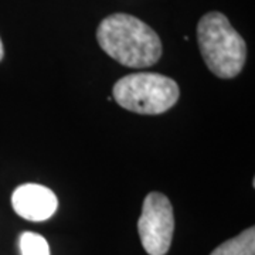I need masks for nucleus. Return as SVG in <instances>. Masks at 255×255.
Masks as SVG:
<instances>
[{"label": "nucleus", "instance_id": "nucleus-1", "mask_svg": "<svg viewBox=\"0 0 255 255\" xmlns=\"http://www.w3.org/2000/svg\"><path fill=\"white\" fill-rule=\"evenodd\" d=\"M100 47L119 64L146 68L162 57V41L142 20L127 13H115L101 21L97 30Z\"/></svg>", "mask_w": 255, "mask_h": 255}, {"label": "nucleus", "instance_id": "nucleus-2", "mask_svg": "<svg viewBox=\"0 0 255 255\" xmlns=\"http://www.w3.org/2000/svg\"><path fill=\"white\" fill-rule=\"evenodd\" d=\"M197 41L203 60L214 75L223 80L237 77L247 60L244 38L220 11H210L197 24Z\"/></svg>", "mask_w": 255, "mask_h": 255}, {"label": "nucleus", "instance_id": "nucleus-3", "mask_svg": "<svg viewBox=\"0 0 255 255\" xmlns=\"http://www.w3.org/2000/svg\"><path fill=\"white\" fill-rule=\"evenodd\" d=\"M119 107L142 115H159L169 111L180 97L177 82L156 73L129 74L112 88Z\"/></svg>", "mask_w": 255, "mask_h": 255}, {"label": "nucleus", "instance_id": "nucleus-4", "mask_svg": "<svg viewBox=\"0 0 255 255\" xmlns=\"http://www.w3.org/2000/svg\"><path fill=\"white\" fill-rule=\"evenodd\" d=\"M174 231L173 207L170 200L159 191L149 193L143 200L137 233L149 255H166L172 246Z\"/></svg>", "mask_w": 255, "mask_h": 255}, {"label": "nucleus", "instance_id": "nucleus-5", "mask_svg": "<svg viewBox=\"0 0 255 255\" xmlns=\"http://www.w3.org/2000/svg\"><path fill=\"white\" fill-rule=\"evenodd\" d=\"M11 206L24 220L46 221L51 219L58 209V199L54 191L46 186L27 183L13 191Z\"/></svg>", "mask_w": 255, "mask_h": 255}, {"label": "nucleus", "instance_id": "nucleus-6", "mask_svg": "<svg viewBox=\"0 0 255 255\" xmlns=\"http://www.w3.org/2000/svg\"><path fill=\"white\" fill-rule=\"evenodd\" d=\"M210 255H255V230L250 227L237 237L227 240Z\"/></svg>", "mask_w": 255, "mask_h": 255}, {"label": "nucleus", "instance_id": "nucleus-7", "mask_svg": "<svg viewBox=\"0 0 255 255\" xmlns=\"http://www.w3.org/2000/svg\"><path fill=\"white\" fill-rule=\"evenodd\" d=\"M21 255H50V247L47 240L37 233H23L20 236Z\"/></svg>", "mask_w": 255, "mask_h": 255}, {"label": "nucleus", "instance_id": "nucleus-8", "mask_svg": "<svg viewBox=\"0 0 255 255\" xmlns=\"http://www.w3.org/2000/svg\"><path fill=\"white\" fill-rule=\"evenodd\" d=\"M3 55H4V50H3V43H1V38H0V61L3 60Z\"/></svg>", "mask_w": 255, "mask_h": 255}]
</instances>
